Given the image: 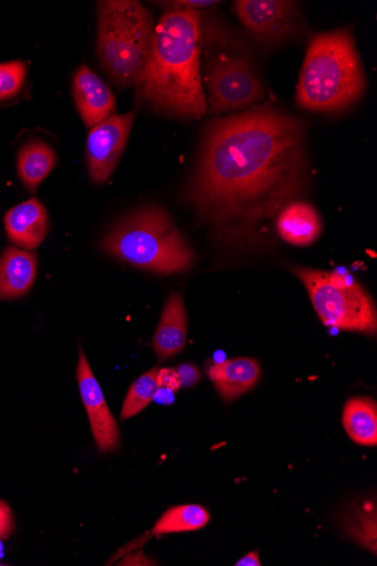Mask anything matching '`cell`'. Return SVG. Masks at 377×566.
<instances>
[{
  "label": "cell",
  "instance_id": "1",
  "mask_svg": "<svg viewBox=\"0 0 377 566\" xmlns=\"http://www.w3.org/2000/svg\"><path fill=\"white\" fill-rule=\"evenodd\" d=\"M310 179L302 121L260 106L208 126L186 194L219 235L246 239L297 201Z\"/></svg>",
  "mask_w": 377,
  "mask_h": 566
},
{
  "label": "cell",
  "instance_id": "2",
  "mask_svg": "<svg viewBox=\"0 0 377 566\" xmlns=\"http://www.w3.org/2000/svg\"><path fill=\"white\" fill-rule=\"evenodd\" d=\"M201 48V12L188 8L166 11L155 25L145 70L134 85L141 103L179 119L205 115Z\"/></svg>",
  "mask_w": 377,
  "mask_h": 566
},
{
  "label": "cell",
  "instance_id": "3",
  "mask_svg": "<svg viewBox=\"0 0 377 566\" xmlns=\"http://www.w3.org/2000/svg\"><path fill=\"white\" fill-rule=\"evenodd\" d=\"M366 89L350 28L320 33L308 47L297 86V104L316 113L345 110Z\"/></svg>",
  "mask_w": 377,
  "mask_h": 566
},
{
  "label": "cell",
  "instance_id": "4",
  "mask_svg": "<svg viewBox=\"0 0 377 566\" xmlns=\"http://www.w3.org/2000/svg\"><path fill=\"white\" fill-rule=\"evenodd\" d=\"M101 247L134 268L162 275L186 273L195 262V252L173 219L154 207L119 222Z\"/></svg>",
  "mask_w": 377,
  "mask_h": 566
},
{
  "label": "cell",
  "instance_id": "5",
  "mask_svg": "<svg viewBox=\"0 0 377 566\" xmlns=\"http://www.w3.org/2000/svg\"><path fill=\"white\" fill-rule=\"evenodd\" d=\"M97 55L103 71L119 87L140 81L150 56L154 20L140 2L109 0L97 5Z\"/></svg>",
  "mask_w": 377,
  "mask_h": 566
},
{
  "label": "cell",
  "instance_id": "6",
  "mask_svg": "<svg viewBox=\"0 0 377 566\" xmlns=\"http://www.w3.org/2000/svg\"><path fill=\"white\" fill-rule=\"evenodd\" d=\"M294 273L306 287L325 326L375 338L376 307L363 286L319 270L296 268Z\"/></svg>",
  "mask_w": 377,
  "mask_h": 566
},
{
  "label": "cell",
  "instance_id": "7",
  "mask_svg": "<svg viewBox=\"0 0 377 566\" xmlns=\"http://www.w3.org/2000/svg\"><path fill=\"white\" fill-rule=\"evenodd\" d=\"M201 28L217 45L214 50L204 51L201 75L209 91L210 114L239 111L260 103L266 91L254 60L241 49H226L225 43L217 44L202 22Z\"/></svg>",
  "mask_w": 377,
  "mask_h": 566
},
{
  "label": "cell",
  "instance_id": "8",
  "mask_svg": "<svg viewBox=\"0 0 377 566\" xmlns=\"http://www.w3.org/2000/svg\"><path fill=\"white\" fill-rule=\"evenodd\" d=\"M234 13L251 35L266 44L280 43L303 27L302 12L296 2L287 0H238Z\"/></svg>",
  "mask_w": 377,
  "mask_h": 566
},
{
  "label": "cell",
  "instance_id": "9",
  "mask_svg": "<svg viewBox=\"0 0 377 566\" xmlns=\"http://www.w3.org/2000/svg\"><path fill=\"white\" fill-rule=\"evenodd\" d=\"M134 115H113L92 128L87 139V165L93 182L106 184L118 165L132 128Z\"/></svg>",
  "mask_w": 377,
  "mask_h": 566
},
{
  "label": "cell",
  "instance_id": "10",
  "mask_svg": "<svg viewBox=\"0 0 377 566\" xmlns=\"http://www.w3.org/2000/svg\"><path fill=\"white\" fill-rule=\"evenodd\" d=\"M76 378L98 451L106 453L117 450L120 444L118 423L107 405L105 396H103L82 349L80 350Z\"/></svg>",
  "mask_w": 377,
  "mask_h": 566
},
{
  "label": "cell",
  "instance_id": "11",
  "mask_svg": "<svg viewBox=\"0 0 377 566\" xmlns=\"http://www.w3.org/2000/svg\"><path fill=\"white\" fill-rule=\"evenodd\" d=\"M73 95L78 110L89 128L105 121L116 110L113 91L86 66H81L74 76Z\"/></svg>",
  "mask_w": 377,
  "mask_h": 566
},
{
  "label": "cell",
  "instance_id": "12",
  "mask_svg": "<svg viewBox=\"0 0 377 566\" xmlns=\"http://www.w3.org/2000/svg\"><path fill=\"white\" fill-rule=\"evenodd\" d=\"M4 221L10 240L26 250L38 248L50 228L48 213L36 198L9 211Z\"/></svg>",
  "mask_w": 377,
  "mask_h": 566
},
{
  "label": "cell",
  "instance_id": "13",
  "mask_svg": "<svg viewBox=\"0 0 377 566\" xmlns=\"http://www.w3.org/2000/svg\"><path fill=\"white\" fill-rule=\"evenodd\" d=\"M223 401L229 403L254 389L260 380V364L250 357H236L214 363L208 369Z\"/></svg>",
  "mask_w": 377,
  "mask_h": 566
},
{
  "label": "cell",
  "instance_id": "14",
  "mask_svg": "<svg viewBox=\"0 0 377 566\" xmlns=\"http://www.w3.org/2000/svg\"><path fill=\"white\" fill-rule=\"evenodd\" d=\"M276 226L285 243L295 247H307L321 236L323 222L311 204L295 201L279 213Z\"/></svg>",
  "mask_w": 377,
  "mask_h": 566
},
{
  "label": "cell",
  "instance_id": "15",
  "mask_svg": "<svg viewBox=\"0 0 377 566\" xmlns=\"http://www.w3.org/2000/svg\"><path fill=\"white\" fill-rule=\"evenodd\" d=\"M188 321L184 297L170 294L165 303L157 326L153 347L160 358L166 359L184 351L187 342Z\"/></svg>",
  "mask_w": 377,
  "mask_h": 566
},
{
  "label": "cell",
  "instance_id": "16",
  "mask_svg": "<svg viewBox=\"0 0 377 566\" xmlns=\"http://www.w3.org/2000/svg\"><path fill=\"white\" fill-rule=\"evenodd\" d=\"M37 255L9 248L0 257V299L25 295L36 281Z\"/></svg>",
  "mask_w": 377,
  "mask_h": 566
},
{
  "label": "cell",
  "instance_id": "17",
  "mask_svg": "<svg viewBox=\"0 0 377 566\" xmlns=\"http://www.w3.org/2000/svg\"><path fill=\"white\" fill-rule=\"evenodd\" d=\"M349 437L363 447L377 445V405L369 397L350 399L342 413Z\"/></svg>",
  "mask_w": 377,
  "mask_h": 566
},
{
  "label": "cell",
  "instance_id": "18",
  "mask_svg": "<svg viewBox=\"0 0 377 566\" xmlns=\"http://www.w3.org/2000/svg\"><path fill=\"white\" fill-rule=\"evenodd\" d=\"M57 156L47 143L33 141L25 144L17 157L19 177L34 192L55 168Z\"/></svg>",
  "mask_w": 377,
  "mask_h": 566
},
{
  "label": "cell",
  "instance_id": "19",
  "mask_svg": "<svg viewBox=\"0 0 377 566\" xmlns=\"http://www.w3.org/2000/svg\"><path fill=\"white\" fill-rule=\"evenodd\" d=\"M375 502L350 509L344 519L345 534L358 545L377 553V510Z\"/></svg>",
  "mask_w": 377,
  "mask_h": 566
},
{
  "label": "cell",
  "instance_id": "20",
  "mask_svg": "<svg viewBox=\"0 0 377 566\" xmlns=\"http://www.w3.org/2000/svg\"><path fill=\"white\" fill-rule=\"evenodd\" d=\"M211 520L210 512L197 505H185L168 509L155 523L154 535L176 534L200 530Z\"/></svg>",
  "mask_w": 377,
  "mask_h": 566
},
{
  "label": "cell",
  "instance_id": "21",
  "mask_svg": "<svg viewBox=\"0 0 377 566\" xmlns=\"http://www.w3.org/2000/svg\"><path fill=\"white\" fill-rule=\"evenodd\" d=\"M158 373L160 368H154L131 385L120 415L122 421L140 414L153 402L158 392Z\"/></svg>",
  "mask_w": 377,
  "mask_h": 566
},
{
  "label": "cell",
  "instance_id": "22",
  "mask_svg": "<svg viewBox=\"0 0 377 566\" xmlns=\"http://www.w3.org/2000/svg\"><path fill=\"white\" fill-rule=\"evenodd\" d=\"M26 64L22 61L0 63V103L15 96L23 87Z\"/></svg>",
  "mask_w": 377,
  "mask_h": 566
},
{
  "label": "cell",
  "instance_id": "23",
  "mask_svg": "<svg viewBox=\"0 0 377 566\" xmlns=\"http://www.w3.org/2000/svg\"><path fill=\"white\" fill-rule=\"evenodd\" d=\"M158 390L164 389L167 393H175L181 387V380L176 369H160Z\"/></svg>",
  "mask_w": 377,
  "mask_h": 566
},
{
  "label": "cell",
  "instance_id": "24",
  "mask_svg": "<svg viewBox=\"0 0 377 566\" xmlns=\"http://www.w3.org/2000/svg\"><path fill=\"white\" fill-rule=\"evenodd\" d=\"M14 529L13 515L10 507L0 499V540L11 536Z\"/></svg>",
  "mask_w": 377,
  "mask_h": 566
},
{
  "label": "cell",
  "instance_id": "25",
  "mask_svg": "<svg viewBox=\"0 0 377 566\" xmlns=\"http://www.w3.org/2000/svg\"><path fill=\"white\" fill-rule=\"evenodd\" d=\"M181 380V387L190 388L196 386L201 379L200 370L193 364H182L177 369Z\"/></svg>",
  "mask_w": 377,
  "mask_h": 566
},
{
  "label": "cell",
  "instance_id": "26",
  "mask_svg": "<svg viewBox=\"0 0 377 566\" xmlns=\"http://www.w3.org/2000/svg\"><path fill=\"white\" fill-rule=\"evenodd\" d=\"M164 8H166V11L181 9V8H188L193 10H200L210 8L213 5L219 4L217 2H164L162 3Z\"/></svg>",
  "mask_w": 377,
  "mask_h": 566
},
{
  "label": "cell",
  "instance_id": "27",
  "mask_svg": "<svg viewBox=\"0 0 377 566\" xmlns=\"http://www.w3.org/2000/svg\"><path fill=\"white\" fill-rule=\"evenodd\" d=\"M261 561L259 558L258 552H250L245 555L243 558H239L235 566H261Z\"/></svg>",
  "mask_w": 377,
  "mask_h": 566
}]
</instances>
